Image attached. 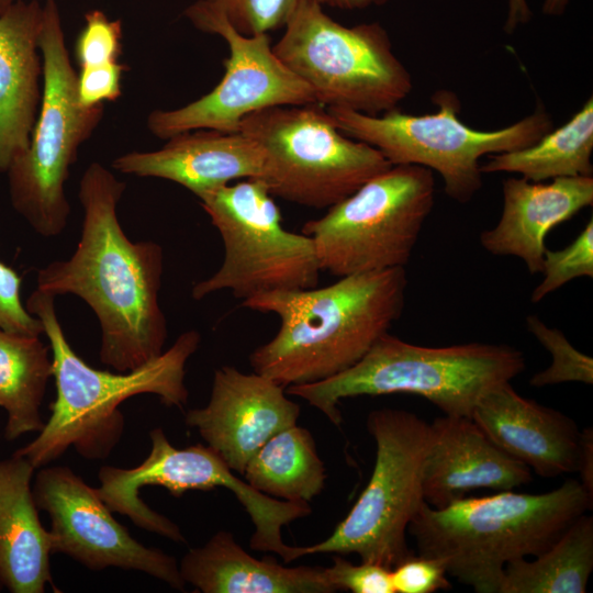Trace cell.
Masks as SVG:
<instances>
[{"label":"cell","mask_w":593,"mask_h":593,"mask_svg":"<svg viewBox=\"0 0 593 593\" xmlns=\"http://www.w3.org/2000/svg\"><path fill=\"white\" fill-rule=\"evenodd\" d=\"M126 184L107 167L91 163L79 186L83 211L74 254L37 271L36 289L54 296L75 294L94 312L100 361L127 372L157 358L167 339L158 294L164 253L155 242L134 243L118 217Z\"/></svg>","instance_id":"cell-1"},{"label":"cell","mask_w":593,"mask_h":593,"mask_svg":"<svg viewBox=\"0 0 593 593\" xmlns=\"http://www.w3.org/2000/svg\"><path fill=\"white\" fill-rule=\"evenodd\" d=\"M406 287V271L399 267L243 301L244 307L280 320L277 334L250 354L253 371L287 388L348 370L401 316Z\"/></svg>","instance_id":"cell-2"},{"label":"cell","mask_w":593,"mask_h":593,"mask_svg":"<svg viewBox=\"0 0 593 593\" xmlns=\"http://www.w3.org/2000/svg\"><path fill=\"white\" fill-rule=\"evenodd\" d=\"M24 305L48 338L56 387L43 429L13 454L35 469L57 460L69 447L86 459L108 458L124 430L119 406L132 396L155 394L169 407L187 404L186 363L200 345L199 332L182 333L170 348L137 369L112 373L89 366L74 351L58 321L54 295L35 289Z\"/></svg>","instance_id":"cell-3"},{"label":"cell","mask_w":593,"mask_h":593,"mask_svg":"<svg viewBox=\"0 0 593 593\" xmlns=\"http://www.w3.org/2000/svg\"><path fill=\"white\" fill-rule=\"evenodd\" d=\"M592 503L579 480L567 479L539 494L497 491L443 508L424 502L407 532L418 555L439 560L447 574L478 593H499L508 562L546 550Z\"/></svg>","instance_id":"cell-4"},{"label":"cell","mask_w":593,"mask_h":593,"mask_svg":"<svg viewBox=\"0 0 593 593\" xmlns=\"http://www.w3.org/2000/svg\"><path fill=\"white\" fill-rule=\"evenodd\" d=\"M523 353L504 344L471 342L445 347L407 343L389 333L348 370L324 381L289 385L335 426L343 399L409 393L425 398L444 415L471 417L480 399L525 369Z\"/></svg>","instance_id":"cell-5"},{"label":"cell","mask_w":593,"mask_h":593,"mask_svg":"<svg viewBox=\"0 0 593 593\" xmlns=\"http://www.w3.org/2000/svg\"><path fill=\"white\" fill-rule=\"evenodd\" d=\"M434 113L413 115L398 108L369 115L344 108L327 112L345 135L378 149L391 165H417L438 172L446 194L469 202L482 187L480 159L528 147L552 130L542 104L524 119L494 131H479L459 119L460 102L448 90L432 97Z\"/></svg>","instance_id":"cell-6"},{"label":"cell","mask_w":593,"mask_h":593,"mask_svg":"<svg viewBox=\"0 0 593 593\" xmlns=\"http://www.w3.org/2000/svg\"><path fill=\"white\" fill-rule=\"evenodd\" d=\"M40 49L43 90L37 118L26 150L7 174L13 209L38 235L54 237L66 228L70 213L65 193L70 167L101 122L104 105L86 107L78 98L55 0L43 4Z\"/></svg>","instance_id":"cell-7"},{"label":"cell","mask_w":593,"mask_h":593,"mask_svg":"<svg viewBox=\"0 0 593 593\" xmlns=\"http://www.w3.org/2000/svg\"><path fill=\"white\" fill-rule=\"evenodd\" d=\"M272 51L326 108L378 115L398 108L413 88L379 22L345 26L316 0L301 1Z\"/></svg>","instance_id":"cell-8"},{"label":"cell","mask_w":593,"mask_h":593,"mask_svg":"<svg viewBox=\"0 0 593 593\" xmlns=\"http://www.w3.org/2000/svg\"><path fill=\"white\" fill-rule=\"evenodd\" d=\"M367 429L376 443L368 484L326 539L292 546L291 561L316 553H356L361 561L392 569L413 555L406 530L425 502L423 468L430 423L409 411L380 409L368 414Z\"/></svg>","instance_id":"cell-9"},{"label":"cell","mask_w":593,"mask_h":593,"mask_svg":"<svg viewBox=\"0 0 593 593\" xmlns=\"http://www.w3.org/2000/svg\"><path fill=\"white\" fill-rule=\"evenodd\" d=\"M238 132L261 146L259 179L271 195L309 208L329 209L392 166L378 149L339 131L321 103L253 112Z\"/></svg>","instance_id":"cell-10"},{"label":"cell","mask_w":593,"mask_h":593,"mask_svg":"<svg viewBox=\"0 0 593 593\" xmlns=\"http://www.w3.org/2000/svg\"><path fill=\"white\" fill-rule=\"evenodd\" d=\"M435 199L430 169L392 165L307 221L321 271L345 277L405 267Z\"/></svg>","instance_id":"cell-11"},{"label":"cell","mask_w":593,"mask_h":593,"mask_svg":"<svg viewBox=\"0 0 593 593\" xmlns=\"http://www.w3.org/2000/svg\"><path fill=\"white\" fill-rule=\"evenodd\" d=\"M224 246L219 270L197 282L194 300L230 290L243 301L277 291L311 289L321 272L312 238L287 231L260 179H244L197 195Z\"/></svg>","instance_id":"cell-12"},{"label":"cell","mask_w":593,"mask_h":593,"mask_svg":"<svg viewBox=\"0 0 593 593\" xmlns=\"http://www.w3.org/2000/svg\"><path fill=\"white\" fill-rule=\"evenodd\" d=\"M183 14L198 30L220 35L230 56L221 81L210 92L181 108L150 112L147 127L156 137L168 139L199 128L236 133L253 112L317 103L311 88L276 56L269 34H240L205 0L190 4Z\"/></svg>","instance_id":"cell-13"},{"label":"cell","mask_w":593,"mask_h":593,"mask_svg":"<svg viewBox=\"0 0 593 593\" xmlns=\"http://www.w3.org/2000/svg\"><path fill=\"white\" fill-rule=\"evenodd\" d=\"M32 489L38 510L51 517L52 555L69 556L92 571L109 567L141 571L184 591L176 559L138 542L113 517L97 488L70 468H40Z\"/></svg>","instance_id":"cell-14"},{"label":"cell","mask_w":593,"mask_h":593,"mask_svg":"<svg viewBox=\"0 0 593 593\" xmlns=\"http://www.w3.org/2000/svg\"><path fill=\"white\" fill-rule=\"evenodd\" d=\"M300 406L270 378L231 366L214 371L209 403L184 422L232 469L243 474L254 454L275 434L296 424Z\"/></svg>","instance_id":"cell-15"},{"label":"cell","mask_w":593,"mask_h":593,"mask_svg":"<svg viewBox=\"0 0 593 593\" xmlns=\"http://www.w3.org/2000/svg\"><path fill=\"white\" fill-rule=\"evenodd\" d=\"M152 441L147 458L135 468L104 466L99 470L97 492L112 513L126 515L139 528L176 542H184L179 526L150 508L138 495L142 488L158 485L174 496L188 491L226 488L232 471L209 446L201 444L177 448L161 428L149 432Z\"/></svg>","instance_id":"cell-16"},{"label":"cell","mask_w":593,"mask_h":593,"mask_svg":"<svg viewBox=\"0 0 593 593\" xmlns=\"http://www.w3.org/2000/svg\"><path fill=\"white\" fill-rule=\"evenodd\" d=\"M423 468V494L443 508L475 489L514 490L532 481V470L497 447L471 417L444 415L430 423Z\"/></svg>","instance_id":"cell-17"},{"label":"cell","mask_w":593,"mask_h":593,"mask_svg":"<svg viewBox=\"0 0 593 593\" xmlns=\"http://www.w3.org/2000/svg\"><path fill=\"white\" fill-rule=\"evenodd\" d=\"M471 418L497 447L538 475L577 472L581 435L577 424L563 413L522 396L511 382L485 393Z\"/></svg>","instance_id":"cell-18"},{"label":"cell","mask_w":593,"mask_h":593,"mask_svg":"<svg viewBox=\"0 0 593 593\" xmlns=\"http://www.w3.org/2000/svg\"><path fill=\"white\" fill-rule=\"evenodd\" d=\"M112 167L126 175L176 182L197 197L233 180L261 178L265 154L240 132L199 128L168 138L157 150L121 155Z\"/></svg>","instance_id":"cell-19"},{"label":"cell","mask_w":593,"mask_h":593,"mask_svg":"<svg viewBox=\"0 0 593 593\" xmlns=\"http://www.w3.org/2000/svg\"><path fill=\"white\" fill-rule=\"evenodd\" d=\"M502 191L501 217L480 234V244L492 255L519 258L530 273H540L548 233L592 205L593 177H561L548 183L512 177L503 181Z\"/></svg>","instance_id":"cell-20"},{"label":"cell","mask_w":593,"mask_h":593,"mask_svg":"<svg viewBox=\"0 0 593 593\" xmlns=\"http://www.w3.org/2000/svg\"><path fill=\"white\" fill-rule=\"evenodd\" d=\"M43 4L18 0L0 13V174L30 143L43 90Z\"/></svg>","instance_id":"cell-21"},{"label":"cell","mask_w":593,"mask_h":593,"mask_svg":"<svg viewBox=\"0 0 593 593\" xmlns=\"http://www.w3.org/2000/svg\"><path fill=\"white\" fill-rule=\"evenodd\" d=\"M34 470L24 457L0 460V585L11 593H43L53 585L52 540L38 516Z\"/></svg>","instance_id":"cell-22"},{"label":"cell","mask_w":593,"mask_h":593,"mask_svg":"<svg viewBox=\"0 0 593 593\" xmlns=\"http://www.w3.org/2000/svg\"><path fill=\"white\" fill-rule=\"evenodd\" d=\"M184 583L203 593H334L322 567H284L246 552L228 532L189 549L179 564Z\"/></svg>","instance_id":"cell-23"},{"label":"cell","mask_w":593,"mask_h":593,"mask_svg":"<svg viewBox=\"0 0 593 593\" xmlns=\"http://www.w3.org/2000/svg\"><path fill=\"white\" fill-rule=\"evenodd\" d=\"M242 475L268 496L306 503L323 491L326 480L312 434L296 424L270 437L249 459Z\"/></svg>","instance_id":"cell-24"},{"label":"cell","mask_w":593,"mask_h":593,"mask_svg":"<svg viewBox=\"0 0 593 593\" xmlns=\"http://www.w3.org/2000/svg\"><path fill=\"white\" fill-rule=\"evenodd\" d=\"M51 377L53 360L40 337L0 328V406L8 413L7 440L43 429L41 406Z\"/></svg>","instance_id":"cell-25"},{"label":"cell","mask_w":593,"mask_h":593,"mask_svg":"<svg viewBox=\"0 0 593 593\" xmlns=\"http://www.w3.org/2000/svg\"><path fill=\"white\" fill-rule=\"evenodd\" d=\"M593 99L562 126L551 130L533 145L490 155L482 174L512 172L534 182L561 177L592 176Z\"/></svg>","instance_id":"cell-26"},{"label":"cell","mask_w":593,"mask_h":593,"mask_svg":"<svg viewBox=\"0 0 593 593\" xmlns=\"http://www.w3.org/2000/svg\"><path fill=\"white\" fill-rule=\"evenodd\" d=\"M593 570V517L580 515L535 560L505 566L499 593H584Z\"/></svg>","instance_id":"cell-27"},{"label":"cell","mask_w":593,"mask_h":593,"mask_svg":"<svg viewBox=\"0 0 593 593\" xmlns=\"http://www.w3.org/2000/svg\"><path fill=\"white\" fill-rule=\"evenodd\" d=\"M526 326L551 356L549 367L534 374L530 385L541 388L564 382L593 383V359L574 348L561 331L549 327L537 315H528Z\"/></svg>","instance_id":"cell-28"},{"label":"cell","mask_w":593,"mask_h":593,"mask_svg":"<svg viewBox=\"0 0 593 593\" xmlns=\"http://www.w3.org/2000/svg\"><path fill=\"white\" fill-rule=\"evenodd\" d=\"M542 280L533 290L530 300L537 303L569 281L593 277V220L591 219L568 246L560 250L546 249Z\"/></svg>","instance_id":"cell-29"},{"label":"cell","mask_w":593,"mask_h":593,"mask_svg":"<svg viewBox=\"0 0 593 593\" xmlns=\"http://www.w3.org/2000/svg\"><path fill=\"white\" fill-rule=\"evenodd\" d=\"M240 34H269L284 27L302 0H205Z\"/></svg>","instance_id":"cell-30"},{"label":"cell","mask_w":593,"mask_h":593,"mask_svg":"<svg viewBox=\"0 0 593 593\" xmlns=\"http://www.w3.org/2000/svg\"><path fill=\"white\" fill-rule=\"evenodd\" d=\"M74 48L79 68L119 61L122 52L121 21L109 19L102 10L88 11Z\"/></svg>","instance_id":"cell-31"},{"label":"cell","mask_w":593,"mask_h":593,"mask_svg":"<svg viewBox=\"0 0 593 593\" xmlns=\"http://www.w3.org/2000/svg\"><path fill=\"white\" fill-rule=\"evenodd\" d=\"M333 566L325 568V575L334 592L394 593L391 569L374 562L354 564L336 555Z\"/></svg>","instance_id":"cell-32"},{"label":"cell","mask_w":593,"mask_h":593,"mask_svg":"<svg viewBox=\"0 0 593 593\" xmlns=\"http://www.w3.org/2000/svg\"><path fill=\"white\" fill-rule=\"evenodd\" d=\"M22 278L0 261V328L14 334L36 336L44 334L38 318L29 313L21 301Z\"/></svg>","instance_id":"cell-33"},{"label":"cell","mask_w":593,"mask_h":593,"mask_svg":"<svg viewBox=\"0 0 593 593\" xmlns=\"http://www.w3.org/2000/svg\"><path fill=\"white\" fill-rule=\"evenodd\" d=\"M394 593H434L449 590L444 564L430 557L411 555L391 569Z\"/></svg>","instance_id":"cell-34"},{"label":"cell","mask_w":593,"mask_h":593,"mask_svg":"<svg viewBox=\"0 0 593 593\" xmlns=\"http://www.w3.org/2000/svg\"><path fill=\"white\" fill-rule=\"evenodd\" d=\"M126 65L120 61L80 68L77 75V92L86 107L115 101L122 93V76Z\"/></svg>","instance_id":"cell-35"},{"label":"cell","mask_w":593,"mask_h":593,"mask_svg":"<svg viewBox=\"0 0 593 593\" xmlns=\"http://www.w3.org/2000/svg\"><path fill=\"white\" fill-rule=\"evenodd\" d=\"M577 472L586 492L593 496V430L586 427L581 430L580 452Z\"/></svg>","instance_id":"cell-36"},{"label":"cell","mask_w":593,"mask_h":593,"mask_svg":"<svg viewBox=\"0 0 593 593\" xmlns=\"http://www.w3.org/2000/svg\"><path fill=\"white\" fill-rule=\"evenodd\" d=\"M530 16L532 11L527 0H508L504 31L508 34L513 33L516 27L527 23Z\"/></svg>","instance_id":"cell-37"},{"label":"cell","mask_w":593,"mask_h":593,"mask_svg":"<svg viewBox=\"0 0 593 593\" xmlns=\"http://www.w3.org/2000/svg\"><path fill=\"white\" fill-rule=\"evenodd\" d=\"M321 5L343 10H360L369 7L383 5L389 0H316Z\"/></svg>","instance_id":"cell-38"},{"label":"cell","mask_w":593,"mask_h":593,"mask_svg":"<svg viewBox=\"0 0 593 593\" xmlns=\"http://www.w3.org/2000/svg\"><path fill=\"white\" fill-rule=\"evenodd\" d=\"M570 0H544L541 11L548 16L562 15Z\"/></svg>","instance_id":"cell-39"},{"label":"cell","mask_w":593,"mask_h":593,"mask_svg":"<svg viewBox=\"0 0 593 593\" xmlns=\"http://www.w3.org/2000/svg\"><path fill=\"white\" fill-rule=\"evenodd\" d=\"M18 0H0V13Z\"/></svg>","instance_id":"cell-40"},{"label":"cell","mask_w":593,"mask_h":593,"mask_svg":"<svg viewBox=\"0 0 593 593\" xmlns=\"http://www.w3.org/2000/svg\"><path fill=\"white\" fill-rule=\"evenodd\" d=\"M1 588H2V586L0 585V589H1Z\"/></svg>","instance_id":"cell-41"}]
</instances>
